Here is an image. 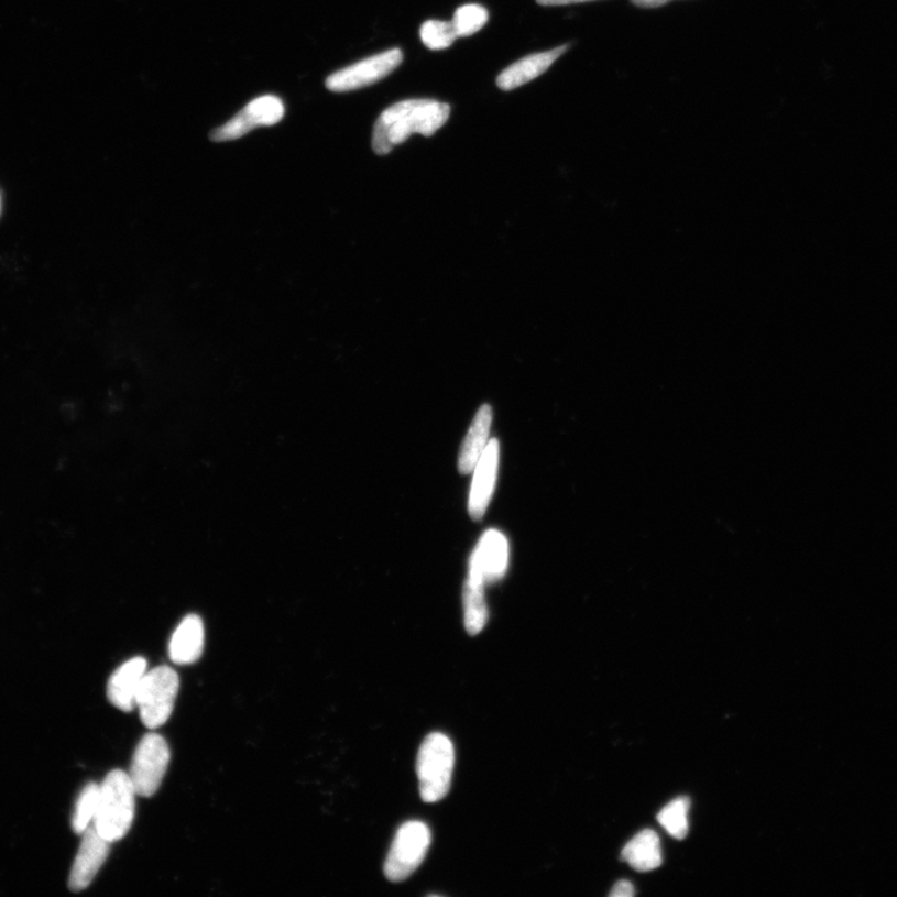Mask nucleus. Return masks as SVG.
<instances>
[{
  "mask_svg": "<svg viewBox=\"0 0 897 897\" xmlns=\"http://www.w3.org/2000/svg\"><path fill=\"white\" fill-rule=\"evenodd\" d=\"M450 107L433 99H412L394 103L375 121L372 147L378 155L391 151L413 134L433 136L447 124Z\"/></svg>",
  "mask_w": 897,
  "mask_h": 897,
  "instance_id": "f257e3e1",
  "label": "nucleus"
},
{
  "mask_svg": "<svg viewBox=\"0 0 897 897\" xmlns=\"http://www.w3.org/2000/svg\"><path fill=\"white\" fill-rule=\"evenodd\" d=\"M136 796L134 784L125 772L112 770L102 781L94 828L111 844L129 833L135 817Z\"/></svg>",
  "mask_w": 897,
  "mask_h": 897,
  "instance_id": "f03ea898",
  "label": "nucleus"
},
{
  "mask_svg": "<svg viewBox=\"0 0 897 897\" xmlns=\"http://www.w3.org/2000/svg\"><path fill=\"white\" fill-rule=\"evenodd\" d=\"M456 751L449 736L431 733L420 745L417 761L420 796L425 802L447 797L455 770Z\"/></svg>",
  "mask_w": 897,
  "mask_h": 897,
  "instance_id": "7ed1b4c3",
  "label": "nucleus"
},
{
  "mask_svg": "<svg viewBox=\"0 0 897 897\" xmlns=\"http://www.w3.org/2000/svg\"><path fill=\"white\" fill-rule=\"evenodd\" d=\"M179 688L176 670L167 666L146 672L141 682L138 704L141 721L150 730L164 725L172 716Z\"/></svg>",
  "mask_w": 897,
  "mask_h": 897,
  "instance_id": "20e7f679",
  "label": "nucleus"
},
{
  "mask_svg": "<svg viewBox=\"0 0 897 897\" xmlns=\"http://www.w3.org/2000/svg\"><path fill=\"white\" fill-rule=\"evenodd\" d=\"M431 843L430 829L419 820H411L396 832L384 864L386 879L407 880L422 865Z\"/></svg>",
  "mask_w": 897,
  "mask_h": 897,
  "instance_id": "39448f33",
  "label": "nucleus"
},
{
  "mask_svg": "<svg viewBox=\"0 0 897 897\" xmlns=\"http://www.w3.org/2000/svg\"><path fill=\"white\" fill-rule=\"evenodd\" d=\"M169 757L168 744L162 735L149 733L140 741L129 773L138 796L150 798L155 795L162 786Z\"/></svg>",
  "mask_w": 897,
  "mask_h": 897,
  "instance_id": "423d86ee",
  "label": "nucleus"
},
{
  "mask_svg": "<svg viewBox=\"0 0 897 897\" xmlns=\"http://www.w3.org/2000/svg\"><path fill=\"white\" fill-rule=\"evenodd\" d=\"M403 62L401 50H391L358 62L339 70L327 79L330 91L346 92L370 87L389 77Z\"/></svg>",
  "mask_w": 897,
  "mask_h": 897,
  "instance_id": "0eeeda50",
  "label": "nucleus"
},
{
  "mask_svg": "<svg viewBox=\"0 0 897 897\" xmlns=\"http://www.w3.org/2000/svg\"><path fill=\"white\" fill-rule=\"evenodd\" d=\"M283 117H285V106L280 98L260 97L252 100L225 125L214 130L211 140L216 143H223V141L240 139L256 128L278 124Z\"/></svg>",
  "mask_w": 897,
  "mask_h": 897,
  "instance_id": "6e6552de",
  "label": "nucleus"
},
{
  "mask_svg": "<svg viewBox=\"0 0 897 897\" xmlns=\"http://www.w3.org/2000/svg\"><path fill=\"white\" fill-rule=\"evenodd\" d=\"M507 562L506 537L497 530H489L481 537L471 556L468 579L477 583H494L504 578Z\"/></svg>",
  "mask_w": 897,
  "mask_h": 897,
  "instance_id": "1a4fd4ad",
  "label": "nucleus"
},
{
  "mask_svg": "<svg viewBox=\"0 0 897 897\" xmlns=\"http://www.w3.org/2000/svg\"><path fill=\"white\" fill-rule=\"evenodd\" d=\"M110 845L111 843L103 839L94 825L85 830L70 873L69 889L72 891L80 893L88 889L103 863L107 862Z\"/></svg>",
  "mask_w": 897,
  "mask_h": 897,
  "instance_id": "9d476101",
  "label": "nucleus"
},
{
  "mask_svg": "<svg viewBox=\"0 0 897 897\" xmlns=\"http://www.w3.org/2000/svg\"><path fill=\"white\" fill-rule=\"evenodd\" d=\"M499 467V441H489L484 455L481 456L474 471L473 485L469 497V514L474 522H480L486 513L491 497H493Z\"/></svg>",
  "mask_w": 897,
  "mask_h": 897,
  "instance_id": "9b49d317",
  "label": "nucleus"
},
{
  "mask_svg": "<svg viewBox=\"0 0 897 897\" xmlns=\"http://www.w3.org/2000/svg\"><path fill=\"white\" fill-rule=\"evenodd\" d=\"M147 663L143 657L132 658L119 667L109 679V702L122 712L134 711L141 682L146 674Z\"/></svg>",
  "mask_w": 897,
  "mask_h": 897,
  "instance_id": "f8f14e48",
  "label": "nucleus"
},
{
  "mask_svg": "<svg viewBox=\"0 0 897 897\" xmlns=\"http://www.w3.org/2000/svg\"><path fill=\"white\" fill-rule=\"evenodd\" d=\"M569 50V45L559 46L549 52L537 53L510 65L496 79V85L504 91L514 90L540 77L550 66Z\"/></svg>",
  "mask_w": 897,
  "mask_h": 897,
  "instance_id": "ddd939ff",
  "label": "nucleus"
},
{
  "mask_svg": "<svg viewBox=\"0 0 897 897\" xmlns=\"http://www.w3.org/2000/svg\"><path fill=\"white\" fill-rule=\"evenodd\" d=\"M205 644L203 620L190 615L179 623L169 642V657L176 665H193L201 657Z\"/></svg>",
  "mask_w": 897,
  "mask_h": 897,
  "instance_id": "4468645a",
  "label": "nucleus"
},
{
  "mask_svg": "<svg viewBox=\"0 0 897 897\" xmlns=\"http://www.w3.org/2000/svg\"><path fill=\"white\" fill-rule=\"evenodd\" d=\"M491 423H493V409L485 404L481 407L470 425L464 442H462L459 456V471L461 474H470L474 471L481 456L489 444Z\"/></svg>",
  "mask_w": 897,
  "mask_h": 897,
  "instance_id": "2eb2a0df",
  "label": "nucleus"
},
{
  "mask_svg": "<svg viewBox=\"0 0 897 897\" xmlns=\"http://www.w3.org/2000/svg\"><path fill=\"white\" fill-rule=\"evenodd\" d=\"M622 861L639 873L653 872L663 865V849L654 830H644L632 839L622 850Z\"/></svg>",
  "mask_w": 897,
  "mask_h": 897,
  "instance_id": "dca6fc26",
  "label": "nucleus"
},
{
  "mask_svg": "<svg viewBox=\"0 0 897 897\" xmlns=\"http://www.w3.org/2000/svg\"><path fill=\"white\" fill-rule=\"evenodd\" d=\"M485 584L466 581L462 590L464 602V623L470 636H477L484 630L488 622V606L485 602Z\"/></svg>",
  "mask_w": 897,
  "mask_h": 897,
  "instance_id": "f3484780",
  "label": "nucleus"
},
{
  "mask_svg": "<svg viewBox=\"0 0 897 897\" xmlns=\"http://www.w3.org/2000/svg\"><path fill=\"white\" fill-rule=\"evenodd\" d=\"M691 801L687 797L670 801L657 817L658 823L675 839L682 840L688 834V813Z\"/></svg>",
  "mask_w": 897,
  "mask_h": 897,
  "instance_id": "a211bd4d",
  "label": "nucleus"
},
{
  "mask_svg": "<svg viewBox=\"0 0 897 897\" xmlns=\"http://www.w3.org/2000/svg\"><path fill=\"white\" fill-rule=\"evenodd\" d=\"M99 797L100 786L97 783H90L83 789L77 805H75L72 819L74 833L83 834L85 830L91 827L97 816Z\"/></svg>",
  "mask_w": 897,
  "mask_h": 897,
  "instance_id": "6ab92c4d",
  "label": "nucleus"
},
{
  "mask_svg": "<svg viewBox=\"0 0 897 897\" xmlns=\"http://www.w3.org/2000/svg\"><path fill=\"white\" fill-rule=\"evenodd\" d=\"M489 21V13L479 4H467L457 9L452 18V26L458 37H466L483 30Z\"/></svg>",
  "mask_w": 897,
  "mask_h": 897,
  "instance_id": "aec40b11",
  "label": "nucleus"
},
{
  "mask_svg": "<svg viewBox=\"0 0 897 897\" xmlns=\"http://www.w3.org/2000/svg\"><path fill=\"white\" fill-rule=\"evenodd\" d=\"M420 37L430 51L449 48L457 41V33L451 22L427 21L420 28Z\"/></svg>",
  "mask_w": 897,
  "mask_h": 897,
  "instance_id": "412c9836",
  "label": "nucleus"
},
{
  "mask_svg": "<svg viewBox=\"0 0 897 897\" xmlns=\"http://www.w3.org/2000/svg\"><path fill=\"white\" fill-rule=\"evenodd\" d=\"M636 895V890L634 885L630 882H619L615 886H613L610 896L612 897H632Z\"/></svg>",
  "mask_w": 897,
  "mask_h": 897,
  "instance_id": "4be33fe9",
  "label": "nucleus"
},
{
  "mask_svg": "<svg viewBox=\"0 0 897 897\" xmlns=\"http://www.w3.org/2000/svg\"><path fill=\"white\" fill-rule=\"evenodd\" d=\"M536 2L538 4L545 6V7H557V6H570V4L594 2V0H536Z\"/></svg>",
  "mask_w": 897,
  "mask_h": 897,
  "instance_id": "5701e85b",
  "label": "nucleus"
},
{
  "mask_svg": "<svg viewBox=\"0 0 897 897\" xmlns=\"http://www.w3.org/2000/svg\"><path fill=\"white\" fill-rule=\"evenodd\" d=\"M631 2L639 8L654 9L664 7L665 4L672 2V0H631Z\"/></svg>",
  "mask_w": 897,
  "mask_h": 897,
  "instance_id": "b1692460",
  "label": "nucleus"
}]
</instances>
